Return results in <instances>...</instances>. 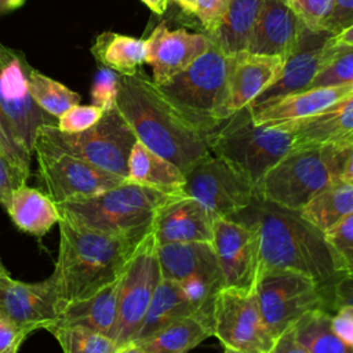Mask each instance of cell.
<instances>
[{"label":"cell","mask_w":353,"mask_h":353,"mask_svg":"<svg viewBox=\"0 0 353 353\" xmlns=\"http://www.w3.org/2000/svg\"><path fill=\"white\" fill-rule=\"evenodd\" d=\"M29 334L0 314V353H18Z\"/></svg>","instance_id":"43"},{"label":"cell","mask_w":353,"mask_h":353,"mask_svg":"<svg viewBox=\"0 0 353 353\" xmlns=\"http://www.w3.org/2000/svg\"><path fill=\"white\" fill-rule=\"evenodd\" d=\"M168 197L156 189L130 181L88 197L57 204L61 219L68 223L103 234L132 239L145 237L154 214Z\"/></svg>","instance_id":"4"},{"label":"cell","mask_w":353,"mask_h":353,"mask_svg":"<svg viewBox=\"0 0 353 353\" xmlns=\"http://www.w3.org/2000/svg\"><path fill=\"white\" fill-rule=\"evenodd\" d=\"M230 63L232 57L212 43L185 70L159 88L189 120L211 132L222 121Z\"/></svg>","instance_id":"7"},{"label":"cell","mask_w":353,"mask_h":353,"mask_svg":"<svg viewBox=\"0 0 353 353\" xmlns=\"http://www.w3.org/2000/svg\"><path fill=\"white\" fill-rule=\"evenodd\" d=\"M103 114L95 105H74L57 120L58 130L63 132H81L92 127Z\"/></svg>","instance_id":"42"},{"label":"cell","mask_w":353,"mask_h":353,"mask_svg":"<svg viewBox=\"0 0 353 353\" xmlns=\"http://www.w3.org/2000/svg\"><path fill=\"white\" fill-rule=\"evenodd\" d=\"M285 59L241 51L232 57L222 120L254 103L281 76Z\"/></svg>","instance_id":"18"},{"label":"cell","mask_w":353,"mask_h":353,"mask_svg":"<svg viewBox=\"0 0 353 353\" xmlns=\"http://www.w3.org/2000/svg\"><path fill=\"white\" fill-rule=\"evenodd\" d=\"M59 248L51 280L61 305L87 298L121 276L143 239L103 234L59 221Z\"/></svg>","instance_id":"3"},{"label":"cell","mask_w":353,"mask_h":353,"mask_svg":"<svg viewBox=\"0 0 353 353\" xmlns=\"http://www.w3.org/2000/svg\"><path fill=\"white\" fill-rule=\"evenodd\" d=\"M29 92L36 105L58 120L68 109L80 103V94L32 68Z\"/></svg>","instance_id":"34"},{"label":"cell","mask_w":353,"mask_h":353,"mask_svg":"<svg viewBox=\"0 0 353 353\" xmlns=\"http://www.w3.org/2000/svg\"><path fill=\"white\" fill-rule=\"evenodd\" d=\"M296 341L309 353H353L332 330L331 314L325 309L306 312L292 324Z\"/></svg>","instance_id":"33"},{"label":"cell","mask_w":353,"mask_h":353,"mask_svg":"<svg viewBox=\"0 0 353 353\" xmlns=\"http://www.w3.org/2000/svg\"><path fill=\"white\" fill-rule=\"evenodd\" d=\"M353 212V182L338 179L319 192L305 207L301 216L325 233Z\"/></svg>","instance_id":"32"},{"label":"cell","mask_w":353,"mask_h":353,"mask_svg":"<svg viewBox=\"0 0 353 353\" xmlns=\"http://www.w3.org/2000/svg\"><path fill=\"white\" fill-rule=\"evenodd\" d=\"M212 335V324L200 316L179 317L146 339L132 342L146 353H189Z\"/></svg>","instance_id":"29"},{"label":"cell","mask_w":353,"mask_h":353,"mask_svg":"<svg viewBox=\"0 0 353 353\" xmlns=\"http://www.w3.org/2000/svg\"><path fill=\"white\" fill-rule=\"evenodd\" d=\"M280 1H283V3H287V1H288V0H280Z\"/></svg>","instance_id":"54"},{"label":"cell","mask_w":353,"mask_h":353,"mask_svg":"<svg viewBox=\"0 0 353 353\" xmlns=\"http://www.w3.org/2000/svg\"><path fill=\"white\" fill-rule=\"evenodd\" d=\"M37 135L59 150L85 160L127 179L128 157L138 141L117 106L103 110L102 117L81 132H63L57 125H41Z\"/></svg>","instance_id":"8"},{"label":"cell","mask_w":353,"mask_h":353,"mask_svg":"<svg viewBox=\"0 0 353 353\" xmlns=\"http://www.w3.org/2000/svg\"><path fill=\"white\" fill-rule=\"evenodd\" d=\"M156 250L161 279L183 283L193 277H205L223 283L211 243H168L157 245Z\"/></svg>","instance_id":"24"},{"label":"cell","mask_w":353,"mask_h":353,"mask_svg":"<svg viewBox=\"0 0 353 353\" xmlns=\"http://www.w3.org/2000/svg\"><path fill=\"white\" fill-rule=\"evenodd\" d=\"M255 291L263 321L274 338L306 312L324 309L325 305L323 285L305 274L288 270L262 273Z\"/></svg>","instance_id":"12"},{"label":"cell","mask_w":353,"mask_h":353,"mask_svg":"<svg viewBox=\"0 0 353 353\" xmlns=\"http://www.w3.org/2000/svg\"><path fill=\"white\" fill-rule=\"evenodd\" d=\"M91 54L101 66L120 76H132L146 62V41L116 32H102L91 46Z\"/></svg>","instance_id":"31"},{"label":"cell","mask_w":353,"mask_h":353,"mask_svg":"<svg viewBox=\"0 0 353 353\" xmlns=\"http://www.w3.org/2000/svg\"><path fill=\"white\" fill-rule=\"evenodd\" d=\"M156 247L150 230L138 243L121 273L117 324L113 338L119 347L134 341L161 280Z\"/></svg>","instance_id":"11"},{"label":"cell","mask_w":353,"mask_h":353,"mask_svg":"<svg viewBox=\"0 0 353 353\" xmlns=\"http://www.w3.org/2000/svg\"><path fill=\"white\" fill-rule=\"evenodd\" d=\"M149 10H152L154 14L161 15L167 11L170 0H141Z\"/></svg>","instance_id":"49"},{"label":"cell","mask_w":353,"mask_h":353,"mask_svg":"<svg viewBox=\"0 0 353 353\" xmlns=\"http://www.w3.org/2000/svg\"><path fill=\"white\" fill-rule=\"evenodd\" d=\"M6 211L19 230L36 237H43L61 221L58 205L43 190L26 183L12 192Z\"/></svg>","instance_id":"27"},{"label":"cell","mask_w":353,"mask_h":353,"mask_svg":"<svg viewBox=\"0 0 353 353\" xmlns=\"http://www.w3.org/2000/svg\"><path fill=\"white\" fill-rule=\"evenodd\" d=\"M183 194L197 200L214 219L232 218L255 199L254 186L211 153L185 172Z\"/></svg>","instance_id":"14"},{"label":"cell","mask_w":353,"mask_h":353,"mask_svg":"<svg viewBox=\"0 0 353 353\" xmlns=\"http://www.w3.org/2000/svg\"><path fill=\"white\" fill-rule=\"evenodd\" d=\"M25 183L0 150V205L7 210L12 192Z\"/></svg>","instance_id":"44"},{"label":"cell","mask_w":353,"mask_h":353,"mask_svg":"<svg viewBox=\"0 0 353 353\" xmlns=\"http://www.w3.org/2000/svg\"><path fill=\"white\" fill-rule=\"evenodd\" d=\"M288 7L310 32H324V26L332 15L335 0H288Z\"/></svg>","instance_id":"38"},{"label":"cell","mask_w":353,"mask_h":353,"mask_svg":"<svg viewBox=\"0 0 353 353\" xmlns=\"http://www.w3.org/2000/svg\"><path fill=\"white\" fill-rule=\"evenodd\" d=\"M116 353H146V352L142 347H139L138 345L131 342V343H127V345L119 347V350Z\"/></svg>","instance_id":"51"},{"label":"cell","mask_w":353,"mask_h":353,"mask_svg":"<svg viewBox=\"0 0 353 353\" xmlns=\"http://www.w3.org/2000/svg\"><path fill=\"white\" fill-rule=\"evenodd\" d=\"M331 34L310 32L305 28L296 51L285 59L280 79L270 85L255 102H262L310 88L321 69L324 46Z\"/></svg>","instance_id":"23"},{"label":"cell","mask_w":353,"mask_h":353,"mask_svg":"<svg viewBox=\"0 0 353 353\" xmlns=\"http://www.w3.org/2000/svg\"><path fill=\"white\" fill-rule=\"evenodd\" d=\"M214 221V216L197 200L176 194L168 196L157 208L150 230L157 245L189 241L211 243Z\"/></svg>","instance_id":"19"},{"label":"cell","mask_w":353,"mask_h":353,"mask_svg":"<svg viewBox=\"0 0 353 353\" xmlns=\"http://www.w3.org/2000/svg\"><path fill=\"white\" fill-rule=\"evenodd\" d=\"M120 74L106 66H99L95 72L92 87H91V101L92 105L108 110L116 105V98L119 92Z\"/></svg>","instance_id":"41"},{"label":"cell","mask_w":353,"mask_h":353,"mask_svg":"<svg viewBox=\"0 0 353 353\" xmlns=\"http://www.w3.org/2000/svg\"><path fill=\"white\" fill-rule=\"evenodd\" d=\"M339 276L353 274V212L324 233Z\"/></svg>","instance_id":"37"},{"label":"cell","mask_w":353,"mask_h":353,"mask_svg":"<svg viewBox=\"0 0 353 353\" xmlns=\"http://www.w3.org/2000/svg\"><path fill=\"white\" fill-rule=\"evenodd\" d=\"M127 181L168 196L183 194L185 174L171 161L137 141L128 157Z\"/></svg>","instance_id":"26"},{"label":"cell","mask_w":353,"mask_h":353,"mask_svg":"<svg viewBox=\"0 0 353 353\" xmlns=\"http://www.w3.org/2000/svg\"><path fill=\"white\" fill-rule=\"evenodd\" d=\"M33 153L39 165V189L55 204L98 194L127 181L59 150L40 135H36Z\"/></svg>","instance_id":"9"},{"label":"cell","mask_w":353,"mask_h":353,"mask_svg":"<svg viewBox=\"0 0 353 353\" xmlns=\"http://www.w3.org/2000/svg\"><path fill=\"white\" fill-rule=\"evenodd\" d=\"M303 30L287 3L263 0L247 51L287 59L299 47Z\"/></svg>","instance_id":"21"},{"label":"cell","mask_w":353,"mask_h":353,"mask_svg":"<svg viewBox=\"0 0 353 353\" xmlns=\"http://www.w3.org/2000/svg\"><path fill=\"white\" fill-rule=\"evenodd\" d=\"M63 353H116L117 343L97 331L77 325H57L48 330Z\"/></svg>","instance_id":"36"},{"label":"cell","mask_w":353,"mask_h":353,"mask_svg":"<svg viewBox=\"0 0 353 353\" xmlns=\"http://www.w3.org/2000/svg\"><path fill=\"white\" fill-rule=\"evenodd\" d=\"M214 248L223 285L255 290L261 276V240L258 230L232 218L214 221Z\"/></svg>","instance_id":"15"},{"label":"cell","mask_w":353,"mask_h":353,"mask_svg":"<svg viewBox=\"0 0 353 353\" xmlns=\"http://www.w3.org/2000/svg\"><path fill=\"white\" fill-rule=\"evenodd\" d=\"M223 353H243V352H239V350H236V349H232V347H226V346H225Z\"/></svg>","instance_id":"53"},{"label":"cell","mask_w":353,"mask_h":353,"mask_svg":"<svg viewBox=\"0 0 353 353\" xmlns=\"http://www.w3.org/2000/svg\"><path fill=\"white\" fill-rule=\"evenodd\" d=\"M350 94H353V83L313 87L301 92L254 102L250 109L256 124L280 125L317 114Z\"/></svg>","instance_id":"20"},{"label":"cell","mask_w":353,"mask_h":353,"mask_svg":"<svg viewBox=\"0 0 353 353\" xmlns=\"http://www.w3.org/2000/svg\"><path fill=\"white\" fill-rule=\"evenodd\" d=\"M339 179L353 182V145L347 146V152H346V157L342 165Z\"/></svg>","instance_id":"48"},{"label":"cell","mask_w":353,"mask_h":353,"mask_svg":"<svg viewBox=\"0 0 353 353\" xmlns=\"http://www.w3.org/2000/svg\"><path fill=\"white\" fill-rule=\"evenodd\" d=\"M347 276H350V277H352V279H353V274H347Z\"/></svg>","instance_id":"55"},{"label":"cell","mask_w":353,"mask_h":353,"mask_svg":"<svg viewBox=\"0 0 353 353\" xmlns=\"http://www.w3.org/2000/svg\"><path fill=\"white\" fill-rule=\"evenodd\" d=\"M116 106L137 139L183 174L210 154V132L189 120L143 70L120 76Z\"/></svg>","instance_id":"1"},{"label":"cell","mask_w":353,"mask_h":353,"mask_svg":"<svg viewBox=\"0 0 353 353\" xmlns=\"http://www.w3.org/2000/svg\"><path fill=\"white\" fill-rule=\"evenodd\" d=\"M292 134L256 124L250 105L222 120L208 135L210 153L241 174L254 190L265 174L292 150Z\"/></svg>","instance_id":"5"},{"label":"cell","mask_w":353,"mask_h":353,"mask_svg":"<svg viewBox=\"0 0 353 353\" xmlns=\"http://www.w3.org/2000/svg\"><path fill=\"white\" fill-rule=\"evenodd\" d=\"M269 353H309V352L296 341L292 325H291L276 338Z\"/></svg>","instance_id":"47"},{"label":"cell","mask_w":353,"mask_h":353,"mask_svg":"<svg viewBox=\"0 0 353 353\" xmlns=\"http://www.w3.org/2000/svg\"><path fill=\"white\" fill-rule=\"evenodd\" d=\"M273 127L292 134V149L353 145V94L317 114Z\"/></svg>","instance_id":"22"},{"label":"cell","mask_w":353,"mask_h":353,"mask_svg":"<svg viewBox=\"0 0 353 353\" xmlns=\"http://www.w3.org/2000/svg\"><path fill=\"white\" fill-rule=\"evenodd\" d=\"M331 39L336 43H343V44H353V23L343 29L342 32L331 36Z\"/></svg>","instance_id":"50"},{"label":"cell","mask_w":353,"mask_h":353,"mask_svg":"<svg viewBox=\"0 0 353 353\" xmlns=\"http://www.w3.org/2000/svg\"><path fill=\"white\" fill-rule=\"evenodd\" d=\"M120 280L121 276L95 294L63 305L52 327L77 325L101 332L113 339L117 324Z\"/></svg>","instance_id":"25"},{"label":"cell","mask_w":353,"mask_h":353,"mask_svg":"<svg viewBox=\"0 0 353 353\" xmlns=\"http://www.w3.org/2000/svg\"><path fill=\"white\" fill-rule=\"evenodd\" d=\"M353 83V44L336 43L328 37L324 46L321 69L310 88Z\"/></svg>","instance_id":"35"},{"label":"cell","mask_w":353,"mask_h":353,"mask_svg":"<svg viewBox=\"0 0 353 353\" xmlns=\"http://www.w3.org/2000/svg\"><path fill=\"white\" fill-rule=\"evenodd\" d=\"M331 325L334 332L353 349V306L342 305L336 307L334 316H331Z\"/></svg>","instance_id":"46"},{"label":"cell","mask_w":353,"mask_h":353,"mask_svg":"<svg viewBox=\"0 0 353 353\" xmlns=\"http://www.w3.org/2000/svg\"><path fill=\"white\" fill-rule=\"evenodd\" d=\"M0 150L8 160L11 167L17 171L19 178L26 183L28 178L30 176L32 154L17 142L1 112H0Z\"/></svg>","instance_id":"40"},{"label":"cell","mask_w":353,"mask_h":353,"mask_svg":"<svg viewBox=\"0 0 353 353\" xmlns=\"http://www.w3.org/2000/svg\"><path fill=\"white\" fill-rule=\"evenodd\" d=\"M190 314L197 316V312L186 296L181 284L172 280L161 279L132 342L146 339L171 321Z\"/></svg>","instance_id":"30"},{"label":"cell","mask_w":353,"mask_h":353,"mask_svg":"<svg viewBox=\"0 0 353 353\" xmlns=\"http://www.w3.org/2000/svg\"><path fill=\"white\" fill-rule=\"evenodd\" d=\"M232 219L258 230L261 274L272 270H288L305 274L323 287L341 277L324 233L305 221L299 211L254 199Z\"/></svg>","instance_id":"2"},{"label":"cell","mask_w":353,"mask_h":353,"mask_svg":"<svg viewBox=\"0 0 353 353\" xmlns=\"http://www.w3.org/2000/svg\"><path fill=\"white\" fill-rule=\"evenodd\" d=\"M183 12L194 17L204 30L205 34L211 33L223 14L226 12L232 0H171Z\"/></svg>","instance_id":"39"},{"label":"cell","mask_w":353,"mask_h":353,"mask_svg":"<svg viewBox=\"0 0 353 353\" xmlns=\"http://www.w3.org/2000/svg\"><path fill=\"white\" fill-rule=\"evenodd\" d=\"M32 66L25 54L0 43V112L17 142L33 154L41 125H57V119L41 110L29 92Z\"/></svg>","instance_id":"10"},{"label":"cell","mask_w":353,"mask_h":353,"mask_svg":"<svg viewBox=\"0 0 353 353\" xmlns=\"http://www.w3.org/2000/svg\"><path fill=\"white\" fill-rule=\"evenodd\" d=\"M263 0H232L226 12L208 33L212 43L229 57L247 51Z\"/></svg>","instance_id":"28"},{"label":"cell","mask_w":353,"mask_h":353,"mask_svg":"<svg viewBox=\"0 0 353 353\" xmlns=\"http://www.w3.org/2000/svg\"><path fill=\"white\" fill-rule=\"evenodd\" d=\"M353 23V0H335L332 15L324 26V32L334 36Z\"/></svg>","instance_id":"45"},{"label":"cell","mask_w":353,"mask_h":353,"mask_svg":"<svg viewBox=\"0 0 353 353\" xmlns=\"http://www.w3.org/2000/svg\"><path fill=\"white\" fill-rule=\"evenodd\" d=\"M347 146L292 149L276 163L255 188V199L301 211L319 192L338 181Z\"/></svg>","instance_id":"6"},{"label":"cell","mask_w":353,"mask_h":353,"mask_svg":"<svg viewBox=\"0 0 353 353\" xmlns=\"http://www.w3.org/2000/svg\"><path fill=\"white\" fill-rule=\"evenodd\" d=\"M212 335L243 353H269L276 341L263 321L256 291L228 287L214 299Z\"/></svg>","instance_id":"13"},{"label":"cell","mask_w":353,"mask_h":353,"mask_svg":"<svg viewBox=\"0 0 353 353\" xmlns=\"http://www.w3.org/2000/svg\"><path fill=\"white\" fill-rule=\"evenodd\" d=\"M61 307L50 276L36 283L14 280L10 276L0 284V314L28 332L50 330Z\"/></svg>","instance_id":"16"},{"label":"cell","mask_w":353,"mask_h":353,"mask_svg":"<svg viewBox=\"0 0 353 353\" xmlns=\"http://www.w3.org/2000/svg\"><path fill=\"white\" fill-rule=\"evenodd\" d=\"M146 41V62L153 72V81L161 85L185 70L211 46L205 33H190L185 29L171 30L160 22Z\"/></svg>","instance_id":"17"},{"label":"cell","mask_w":353,"mask_h":353,"mask_svg":"<svg viewBox=\"0 0 353 353\" xmlns=\"http://www.w3.org/2000/svg\"><path fill=\"white\" fill-rule=\"evenodd\" d=\"M11 274L8 273V270L4 268V265L1 263V261H0V284L6 280V279H8Z\"/></svg>","instance_id":"52"}]
</instances>
